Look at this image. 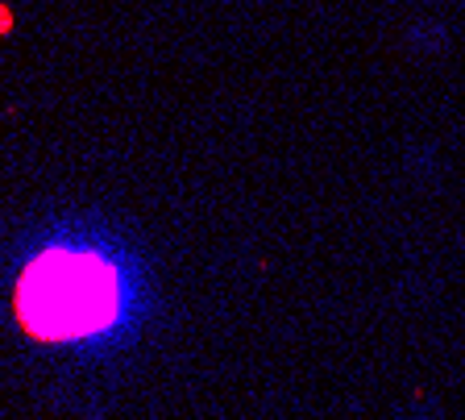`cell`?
<instances>
[{"instance_id": "1", "label": "cell", "mask_w": 465, "mask_h": 420, "mask_svg": "<svg viewBox=\"0 0 465 420\" xmlns=\"http://www.w3.org/2000/svg\"><path fill=\"white\" fill-rule=\"evenodd\" d=\"M121 313V275L96 255L50 250L21 275L17 316L42 342L96 337Z\"/></svg>"}]
</instances>
